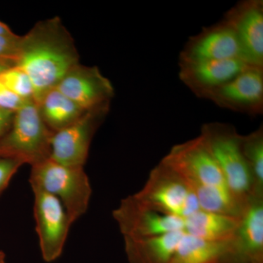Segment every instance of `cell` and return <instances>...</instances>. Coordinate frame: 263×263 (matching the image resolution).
<instances>
[{
    "label": "cell",
    "instance_id": "4fadbf2b",
    "mask_svg": "<svg viewBox=\"0 0 263 263\" xmlns=\"http://www.w3.org/2000/svg\"><path fill=\"white\" fill-rule=\"evenodd\" d=\"M233 58L240 59L239 46L233 27L223 18L189 38L180 52L179 63Z\"/></svg>",
    "mask_w": 263,
    "mask_h": 263
},
{
    "label": "cell",
    "instance_id": "44dd1931",
    "mask_svg": "<svg viewBox=\"0 0 263 263\" xmlns=\"http://www.w3.org/2000/svg\"><path fill=\"white\" fill-rule=\"evenodd\" d=\"M0 82L22 100L34 101V88L30 78L18 67L13 66L2 72Z\"/></svg>",
    "mask_w": 263,
    "mask_h": 263
},
{
    "label": "cell",
    "instance_id": "30bf717a",
    "mask_svg": "<svg viewBox=\"0 0 263 263\" xmlns=\"http://www.w3.org/2000/svg\"><path fill=\"white\" fill-rule=\"evenodd\" d=\"M220 108L256 117L263 114V67L248 66L208 96Z\"/></svg>",
    "mask_w": 263,
    "mask_h": 263
},
{
    "label": "cell",
    "instance_id": "7c38bea8",
    "mask_svg": "<svg viewBox=\"0 0 263 263\" xmlns=\"http://www.w3.org/2000/svg\"><path fill=\"white\" fill-rule=\"evenodd\" d=\"M65 96L84 111L110 105L114 97V88L98 67L76 66L57 85Z\"/></svg>",
    "mask_w": 263,
    "mask_h": 263
},
{
    "label": "cell",
    "instance_id": "2e32d148",
    "mask_svg": "<svg viewBox=\"0 0 263 263\" xmlns=\"http://www.w3.org/2000/svg\"><path fill=\"white\" fill-rule=\"evenodd\" d=\"M183 233L173 232L142 239L124 238L129 263L171 262Z\"/></svg>",
    "mask_w": 263,
    "mask_h": 263
},
{
    "label": "cell",
    "instance_id": "9c48e42d",
    "mask_svg": "<svg viewBox=\"0 0 263 263\" xmlns=\"http://www.w3.org/2000/svg\"><path fill=\"white\" fill-rule=\"evenodd\" d=\"M113 217L124 238L142 239L184 230V220L148 207L134 195L123 199Z\"/></svg>",
    "mask_w": 263,
    "mask_h": 263
},
{
    "label": "cell",
    "instance_id": "7402d4cb",
    "mask_svg": "<svg viewBox=\"0 0 263 263\" xmlns=\"http://www.w3.org/2000/svg\"><path fill=\"white\" fill-rule=\"evenodd\" d=\"M21 36L0 34V61L9 62L15 65L18 56Z\"/></svg>",
    "mask_w": 263,
    "mask_h": 263
},
{
    "label": "cell",
    "instance_id": "d4e9b609",
    "mask_svg": "<svg viewBox=\"0 0 263 263\" xmlns=\"http://www.w3.org/2000/svg\"><path fill=\"white\" fill-rule=\"evenodd\" d=\"M14 114L15 112L0 108V139L9 130Z\"/></svg>",
    "mask_w": 263,
    "mask_h": 263
},
{
    "label": "cell",
    "instance_id": "52a82bcc",
    "mask_svg": "<svg viewBox=\"0 0 263 263\" xmlns=\"http://www.w3.org/2000/svg\"><path fill=\"white\" fill-rule=\"evenodd\" d=\"M34 193V217L43 259L51 262L63 252L72 223L61 201L41 189Z\"/></svg>",
    "mask_w": 263,
    "mask_h": 263
},
{
    "label": "cell",
    "instance_id": "5b68a950",
    "mask_svg": "<svg viewBox=\"0 0 263 263\" xmlns=\"http://www.w3.org/2000/svg\"><path fill=\"white\" fill-rule=\"evenodd\" d=\"M134 196L152 209L183 220L200 209L186 180L162 161L151 171L146 184Z\"/></svg>",
    "mask_w": 263,
    "mask_h": 263
},
{
    "label": "cell",
    "instance_id": "ffe728a7",
    "mask_svg": "<svg viewBox=\"0 0 263 263\" xmlns=\"http://www.w3.org/2000/svg\"><path fill=\"white\" fill-rule=\"evenodd\" d=\"M242 153L253 177L256 193L263 195V127L241 136Z\"/></svg>",
    "mask_w": 263,
    "mask_h": 263
},
{
    "label": "cell",
    "instance_id": "3957f363",
    "mask_svg": "<svg viewBox=\"0 0 263 263\" xmlns=\"http://www.w3.org/2000/svg\"><path fill=\"white\" fill-rule=\"evenodd\" d=\"M200 136L203 138L219 165L228 187L237 197L249 201L256 193L253 177L240 146V138L235 127L221 122L203 124Z\"/></svg>",
    "mask_w": 263,
    "mask_h": 263
},
{
    "label": "cell",
    "instance_id": "ba28073f",
    "mask_svg": "<svg viewBox=\"0 0 263 263\" xmlns=\"http://www.w3.org/2000/svg\"><path fill=\"white\" fill-rule=\"evenodd\" d=\"M109 108L110 105L85 111L68 127L53 133L50 158L64 165L84 167L93 137Z\"/></svg>",
    "mask_w": 263,
    "mask_h": 263
},
{
    "label": "cell",
    "instance_id": "e0dca14e",
    "mask_svg": "<svg viewBox=\"0 0 263 263\" xmlns=\"http://www.w3.org/2000/svg\"><path fill=\"white\" fill-rule=\"evenodd\" d=\"M240 219L200 209L184 219L183 233L209 241H230L234 238Z\"/></svg>",
    "mask_w": 263,
    "mask_h": 263
},
{
    "label": "cell",
    "instance_id": "6da1fadb",
    "mask_svg": "<svg viewBox=\"0 0 263 263\" xmlns=\"http://www.w3.org/2000/svg\"><path fill=\"white\" fill-rule=\"evenodd\" d=\"M79 64L72 36L59 17L41 21L21 36L15 66L30 78L36 104Z\"/></svg>",
    "mask_w": 263,
    "mask_h": 263
},
{
    "label": "cell",
    "instance_id": "83f0119b",
    "mask_svg": "<svg viewBox=\"0 0 263 263\" xmlns=\"http://www.w3.org/2000/svg\"><path fill=\"white\" fill-rule=\"evenodd\" d=\"M5 254L0 251V262H1V261L5 260Z\"/></svg>",
    "mask_w": 263,
    "mask_h": 263
},
{
    "label": "cell",
    "instance_id": "603a6c76",
    "mask_svg": "<svg viewBox=\"0 0 263 263\" xmlns=\"http://www.w3.org/2000/svg\"><path fill=\"white\" fill-rule=\"evenodd\" d=\"M22 161L11 158H0V195L8 187L12 178L23 165Z\"/></svg>",
    "mask_w": 263,
    "mask_h": 263
},
{
    "label": "cell",
    "instance_id": "7a4b0ae2",
    "mask_svg": "<svg viewBox=\"0 0 263 263\" xmlns=\"http://www.w3.org/2000/svg\"><path fill=\"white\" fill-rule=\"evenodd\" d=\"M31 167V187L57 197L72 223L86 214L92 190L84 167L64 165L51 158Z\"/></svg>",
    "mask_w": 263,
    "mask_h": 263
},
{
    "label": "cell",
    "instance_id": "8992f818",
    "mask_svg": "<svg viewBox=\"0 0 263 263\" xmlns=\"http://www.w3.org/2000/svg\"><path fill=\"white\" fill-rule=\"evenodd\" d=\"M162 161L181 174L194 193L202 189H229L219 165L200 136L176 145Z\"/></svg>",
    "mask_w": 263,
    "mask_h": 263
},
{
    "label": "cell",
    "instance_id": "484cf974",
    "mask_svg": "<svg viewBox=\"0 0 263 263\" xmlns=\"http://www.w3.org/2000/svg\"><path fill=\"white\" fill-rule=\"evenodd\" d=\"M14 34L12 32L11 29L8 27V25L0 22V34H5V35H10Z\"/></svg>",
    "mask_w": 263,
    "mask_h": 263
},
{
    "label": "cell",
    "instance_id": "4316f807",
    "mask_svg": "<svg viewBox=\"0 0 263 263\" xmlns=\"http://www.w3.org/2000/svg\"><path fill=\"white\" fill-rule=\"evenodd\" d=\"M13 64L9 63V62L0 61V74L4 71L8 70L10 67H13Z\"/></svg>",
    "mask_w": 263,
    "mask_h": 263
},
{
    "label": "cell",
    "instance_id": "5bb4252c",
    "mask_svg": "<svg viewBox=\"0 0 263 263\" xmlns=\"http://www.w3.org/2000/svg\"><path fill=\"white\" fill-rule=\"evenodd\" d=\"M263 195H254L221 263H262Z\"/></svg>",
    "mask_w": 263,
    "mask_h": 263
},
{
    "label": "cell",
    "instance_id": "8fae6325",
    "mask_svg": "<svg viewBox=\"0 0 263 263\" xmlns=\"http://www.w3.org/2000/svg\"><path fill=\"white\" fill-rule=\"evenodd\" d=\"M223 18L234 30L240 59L247 65L263 67L262 0L240 1Z\"/></svg>",
    "mask_w": 263,
    "mask_h": 263
},
{
    "label": "cell",
    "instance_id": "ac0fdd59",
    "mask_svg": "<svg viewBox=\"0 0 263 263\" xmlns=\"http://www.w3.org/2000/svg\"><path fill=\"white\" fill-rule=\"evenodd\" d=\"M37 105L43 122L53 133L68 127L85 112L57 88L46 93Z\"/></svg>",
    "mask_w": 263,
    "mask_h": 263
},
{
    "label": "cell",
    "instance_id": "277c9868",
    "mask_svg": "<svg viewBox=\"0 0 263 263\" xmlns=\"http://www.w3.org/2000/svg\"><path fill=\"white\" fill-rule=\"evenodd\" d=\"M53 133L43 122L37 104L27 101L15 112L11 127L0 139V158L15 159L31 166L48 160Z\"/></svg>",
    "mask_w": 263,
    "mask_h": 263
},
{
    "label": "cell",
    "instance_id": "cb8c5ba5",
    "mask_svg": "<svg viewBox=\"0 0 263 263\" xmlns=\"http://www.w3.org/2000/svg\"><path fill=\"white\" fill-rule=\"evenodd\" d=\"M27 101L22 100L0 82V108L16 112Z\"/></svg>",
    "mask_w": 263,
    "mask_h": 263
},
{
    "label": "cell",
    "instance_id": "d6986e66",
    "mask_svg": "<svg viewBox=\"0 0 263 263\" xmlns=\"http://www.w3.org/2000/svg\"><path fill=\"white\" fill-rule=\"evenodd\" d=\"M229 243L209 241L184 233L170 263H221Z\"/></svg>",
    "mask_w": 263,
    "mask_h": 263
},
{
    "label": "cell",
    "instance_id": "9a60e30c",
    "mask_svg": "<svg viewBox=\"0 0 263 263\" xmlns=\"http://www.w3.org/2000/svg\"><path fill=\"white\" fill-rule=\"evenodd\" d=\"M180 80L195 96L206 99L214 90L238 75L248 66L240 58L179 63Z\"/></svg>",
    "mask_w": 263,
    "mask_h": 263
},
{
    "label": "cell",
    "instance_id": "f1b7e54d",
    "mask_svg": "<svg viewBox=\"0 0 263 263\" xmlns=\"http://www.w3.org/2000/svg\"><path fill=\"white\" fill-rule=\"evenodd\" d=\"M0 263H5V260L1 261V262H0Z\"/></svg>",
    "mask_w": 263,
    "mask_h": 263
}]
</instances>
